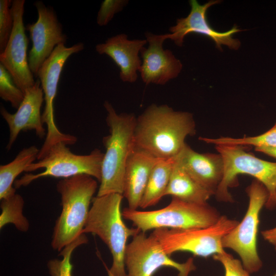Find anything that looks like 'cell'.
<instances>
[{
  "label": "cell",
  "mask_w": 276,
  "mask_h": 276,
  "mask_svg": "<svg viewBox=\"0 0 276 276\" xmlns=\"http://www.w3.org/2000/svg\"><path fill=\"white\" fill-rule=\"evenodd\" d=\"M196 133L191 113L174 110L167 105L153 104L136 118L135 147L159 159L175 157Z\"/></svg>",
  "instance_id": "1"
},
{
  "label": "cell",
  "mask_w": 276,
  "mask_h": 276,
  "mask_svg": "<svg viewBox=\"0 0 276 276\" xmlns=\"http://www.w3.org/2000/svg\"><path fill=\"white\" fill-rule=\"evenodd\" d=\"M104 106L110 134L103 137L106 148L97 196L112 193L123 195L126 166L135 148L134 131L136 118L133 113L118 114L107 101Z\"/></svg>",
  "instance_id": "2"
},
{
  "label": "cell",
  "mask_w": 276,
  "mask_h": 276,
  "mask_svg": "<svg viewBox=\"0 0 276 276\" xmlns=\"http://www.w3.org/2000/svg\"><path fill=\"white\" fill-rule=\"evenodd\" d=\"M123 195L112 193L93 198L82 234L97 235L107 246L112 257L109 270L115 276H128L125 270L127 241L141 231L129 228L123 221L121 205Z\"/></svg>",
  "instance_id": "3"
},
{
  "label": "cell",
  "mask_w": 276,
  "mask_h": 276,
  "mask_svg": "<svg viewBox=\"0 0 276 276\" xmlns=\"http://www.w3.org/2000/svg\"><path fill=\"white\" fill-rule=\"evenodd\" d=\"M56 188L62 210L55 224L51 246L60 252L82 234L98 183L92 176L80 174L63 178Z\"/></svg>",
  "instance_id": "4"
},
{
  "label": "cell",
  "mask_w": 276,
  "mask_h": 276,
  "mask_svg": "<svg viewBox=\"0 0 276 276\" xmlns=\"http://www.w3.org/2000/svg\"><path fill=\"white\" fill-rule=\"evenodd\" d=\"M248 146L220 144L216 149L223 159L224 173L222 179L215 193L219 201H233L229 189L238 185V176L247 174L261 182L268 192L266 207L276 206V163L261 159L247 152Z\"/></svg>",
  "instance_id": "5"
},
{
  "label": "cell",
  "mask_w": 276,
  "mask_h": 276,
  "mask_svg": "<svg viewBox=\"0 0 276 276\" xmlns=\"http://www.w3.org/2000/svg\"><path fill=\"white\" fill-rule=\"evenodd\" d=\"M123 218L132 222L141 232L160 228L186 229L206 227L216 223L221 216L208 203L200 204L172 197L170 203L162 209L141 211L125 208Z\"/></svg>",
  "instance_id": "6"
},
{
  "label": "cell",
  "mask_w": 276,
  "mask_h": 276,
  "mask_svg": "<svg viewBox=\"0 0 276 276\" xmlns=\"http://www.w3.org/2000/svg\"><path fill=\"white\" fill-rule=\"evenodd\" d=\"M66 145L61 142L56 144L43 158L29 165L25 172L42 168L44 171L35 174H25L15 180V188L27 186L37 179L48 176L67 178L87 174L100 182L104 153L95 149L88 154L78 155L72 152Z\"/></svg>",
  "instance_id": "7"
},
{
  "label": "cell",
  "mask_w": 276,
  "mask_h": 276,
  "mask_svg": "<svg viewBox=\"0 0 276 276\" xmlns=\"http://www.w3.org/2000/svg\"><path fill=\"white\" fill-rule=\"evenodd\" d=\"M248 206L243 219L222 239L224 248L238 254L244 268L249 273L259 271L262 262L257 250L259 216L268 198V192L259 181L254 179L246 188Z\"/></svg>",
  "instance_id": "8"
},
{
  "label": "cell",
  "mask_w": 276,
  "mask_h": 276,
  "mask_svg": "<svg viewBox=\"0 0 276 276\" xmlns=\"http://www.w3.org/2000/svg\"><path fill=\"white\" fill-rule=\"evenodd\" d=\"M239 222L221 216L216 223L208 227L186 229L160 228L154 229L151 234L169 256L177 251H188L207 258L225 251L222 239Z\"/></svg>",
  "instance_id": "9"
},
{
  "label": "cell",
  "mask_w": 276,
  "mask_h": 276,
  "mask_svg": "<svg viewBox=\"0 0 276 276\" xmlns=\"http://www.w3.org/2000/svg\"><path fill=\"white\" fill-rule=\"evenodd\" d=\"M82 42H78L66 47L64 44L58 45L50 57L39 69L37 77L44 94V109L42 114L43 124L47 126V133L43 144L38 154V158H42L50 149L58 143L73 145L77 141L73 135L61 132L57 128L54 119L53 102L56 97L61 73L67 59L73 54L82 51Z\"/></svg>",
  "instance_id": "10"
},
{
  "label": "cell",
  "mask_w": 276,
  "mask_h": 276,
  "mask_svg": "<svg viewBox=\"0 0 276 276\" xmlns=\"http://www.w3.org/2000/svg\"><path fill=\"white\" fill-rule=\"evenodd\" d=\"M128 276H152L162 267L175 268L178 276H189L196 269L193 258L179 263L170 257L152 234L140 232L127 244L124 256Z\"/></svg>",
  "instance_id": "11"
},
{
  "label": "cell",
  "mask_w": 276,
  "mask_h": 276,
  "mask_svg": "<svg viewBox=\"0 0 276 276\" xmlns=\"http://www.w3.org/2000/svg\"><path fill=\"white\" fill-rule=\"evenodd\" d=\"M25 4V0L12 1L13 27L5 49L0 53V63L8 71L15 84L24 94L36 82L27 56L28 39L24 24Z\"/></svg>",
  "instance_id": "12"
},
{
  "label": "cell",
  "mask_w": 276,
  "mask_h": 276,
  "mask_svg": "<svg viewBox=\"0 0 276 276\" xmlns=\"http://www.w3.org/2000/svg\"><path fill=\"white\" fill-rule=\"evenodd\" d=\"M34 6L38 13L37 20L28 24L26 30L29 32L32 42L28 57L29 67L37 77L41 66L55 48L65 44L67 36L53 7H47L40 1L36 2Z\"/></svg>",
  "instance_id": "13"
},
{
  "label": "cell",
  "mask_w": 276,
  "mask_h": 276,
  "mask_svg": "<svg viewBox=\"0 0 276 276\" xmlns=\"http://www.w3.org/2000/svg\"><path fill=\"white\" fill-rule=\"evenodd\" d=\"M220 3V1H210L203 5L196 0H191L189 3L191 11L185 18L177 19L176 25L170 28L171 33L167 34L168 39L174 41L178 47H181L185 37L190 33H195L206 36L212 39L216 47L222 50V45H225L233 50H238L240 41L233 37L234 34L241 31L235 25L230 30L223 32L214 30L209 24L206 18V11L212 6Z\"/></svg>",
  "instance_id": "14"
},
{
  "label": "cell",
  "mask_w": 276,
  "mask_h": 276,
  "mask_svg": "<svg viewBox=\"0 0 276 276\" xmlns=\"http://www.w3.org/2000/svg\"><path fill=\"white\" fill-rule=\"evenodd\" d=\"M145 37L148 46L143 47L140 52L141 78L146 84L164 85L178 76L182 64L171 51L164 49V42L168 39L167 34L157 35L147 32Z\"/></svg>",
  "instance_id": "15"
},
{
  "label": "cell",
  "mask_w": 276,
  "mask_h": 276,
  "mask_svg": "<svg viewBox=\"0 0 276 276\" xmlns=\"http://www.w3.org/2000/svg\"><path fill=\"white\" fill-rule=\"evenodd\" d=\"M44 94L39 80L33 86L27 89L24 98L17 111L10 113L6 108L1 107V116L8 124L9 137L7 149L9 150L21 131L34 130L40 139L45 135L43 126L40 110L44 99Z\"/></svg>",
  "instance_id": "16"
},
{
  "label": "cell",
  "mask_w": 276,
  "mask_h": 276,
  "mask_svg": "<svg viewBox=\"0 0 276 276\" xmlns=\"http://www.w3.org/2000/svg\"><path fill=\"white\" fill-rule=\"evenodd\" d=\"M174 158L197 183L215 195L224 173L223 161L219 153H200L186 143Z\"/></svg>",
  "instance_id": "17"
},
{
  "label": "cell",
  "mask_w": 276,
  "mask_h": 276,
  "mask_svg": "<svg viewBox=\"0 0 276 276\" xmlns=\"http://www.w3.org/2000/svg\"><path fill=\"white\" fill-rule=\"evenodd\" d=\"M147 43L146 39H128L125 34H120L96 45V50L101 55L110 57L120 70V77L123 82L133 83L137 78L142 61L139 53Z\"/></svg>",
  "instance_id": "18"
},
{
  "label": "cell",
  "mask_w": 276,
  "mask_h": 276,
  "mask_svg": "<svg viewBox=\"0 0 276 276\" xmlns=\"http://www.w3.org/2000/svg\"><path fill=\"white\" fill-rule=\"evenodd\" d=\"M160 159L135 147L127 162L123 196L128 208L137 210L145 192L151 172Z\"/></svg>",
  "instance_id": "19"
},
{
  "label": "cell",
  "mask_w": 276,
  "mask_h": 276,
  "mask_svg": "<svg viewBox=\"0 0 276 276\" xmlns=\"http://www.w3.org/2000/svg\"><path fill=\"white\" fill-rule=\"evenodd\" d=\"M213 195L197 183L175 159L165 196L171 195L186 202L204 204Z\"/></svg>",
  "instance_id": "20"
},
{
  "label": "cell",
  "mask_w": 276,
  "mask_h": 276,
  "mask_svg": "<svg viewBox=\"0 0 276 276\" xmlns=\"http://www.w3.org/2000/svg\"><path fill=\"white\" fill-rule=\"evenodd\" d=\"M175 158L160 159L151 172L140 207L145 209L155 205L165 196L168 186Z\"/></svg>",
  "instance_id": "21"
},
{
  "label": "cell",
  "mask_w": 276,
  "mask_h": 276,
  "mask_svg": "<svg viewBox=\"0 0 276 276\" xmlns=\"http://www.w3.org/2000/svg\"><path fill=\"white\" fill-rule=\"evenodd\" d=\"M39 150L33 145L22 149L9 163L0 166V199L15 193L12 187L16 178L27 167L34 163Z\"/></svg>",
  "instance_id": "22"
},
{
  "label": "cell",
  "mask_w": 276,
  "mask_h": 276,
  "mask_svg": "<svg viewBox=\"0 0 276 276\" xmlns=\"http://www.w3.org/2000/svg\"><path fill=\"white\" fill-rule=\"evenodd\" d=\"M1 200L0 228L12 223L19 231L27 232L29 228V222L23 214L22 197L15 193Z\"/></svg>",
  "instance_id": "23"
},
{
  "label": "cell",
  "mask_w": 276,
  "mask_h": 276,
  "mask_svg": "<svg viewBox=\"0 0 276 276\" xmlns=\"http://www.w3.org/2000/svg\"><path fill=\"white\" fill-rule=\"evenodd\" d=\"M199 139L208 144L215 145L220 144L238 145L245 146L259 147H276V123L267 131L255 136H244L241 138L220 137L211 139L200 137Z\"/></svg>",
  "instance_id": "24"
},
{
  "label": "cell",
  "mask_w": 276,
  "mask_h": 276,
  "mask_svg": "<svg viewBox=\"0 0 276 276\" xmlns=\"http://www.w3.org/2000/svg\"><path fill=\"white\" fill-rule=\"evenodd\" d=\"M88 239L85 234L71 243L65 246L59 252V255L62 257V259H52L47 264L49 273L51 276H73V265L71 263V257L74 250L79 246L87 243Z\"/></svg>",
  "instance_id": "25"
},
{
  "label": "cell",
  "mask_w": 276,
  "mask_h": 276,
  "mask_svg": "<svg viewBox=\"0 0 276 276\" xmlns=\"http://www.w3.org/2000/svg\"><path fill=\"white\" fill-rule=\"evenodd\" d=\"M0 97L17 109L24 98V93L14 82L8 71L0 63Z\"/></svg>",
  "instance_id": "26"
},
{
  "label": "cell",
  "mask_w": 276,
  "mask_h": 276,
  "mask_svg": "<svg viewBox=\"0 0 276 276\" xmlns=\"http://www.w3.org/2000/svg\"><path fill=\"white\" fill-rule=\"evenodd\" d=\"M12 1H0V53L5 49L13 27Z\"/></svg>",
  "instance_id": "27"
},
{
  "label": "cell",
  "mask_w": 276,
  "mask_h": 276,
  "mask_svg": "<svg viewBox=\"0 0 276 276\" xmlns=\"http://www.w3.org/2000/svg\"><path fill=\"white\" fill-rule=\"evenodd\" d=\"M128 2L127 0H104L98 13L97 24L101 27L106 26L114 15L121 11Z\"/></svg>",
  "instance_id": "28"
},
{
  "label": "cell",
  "mask_w": 276,
  "mask_h": 276,
  "mask_svg": "<svg viewBox=\"0 0 276 276\" xmlns=\"http://www.w3.org/2000/svg\"><path fill=\"white\" fill-rule=\"evenodd\" d=\"M213 259L219 262L224 267V276H250L249 273L244 268L239 260L225 251L213 256Z\"/></svg>",
  "instance_id": "29"
},
{
  "label": "cell",
  "mask_w": 276,
  "mask_h": 276,
  "mask_svg": "<svg viewBox=\"0 0 276 276\" xmlns=\"http://www.w3.org/2000/svg\"><path fill=\"white\" fill-rule=\"evenodd\" d=\"M261 233L263 238L270 243L276 250V227L263 231Z\"/></svg>",
  "instance_id": "30"
},
{
  "label": "cell",
  "mask_w": 276,
  "mask_h": 276,
  "mask_svg": "<svg viewBox=\"0 0 276 276\" xmlns=\"http://www.w3.org/2000/svg\"><path fill=\"white\" fill-rule=\"evenodd\" d=\"M255 150L256 151L276 158V147H259L255 148Z\"/></svg>",
  "instance_id": "31"
},
{
  "label": "cell",
  "mask_w": 276,
  "mask_h": 276,
  "mask_svg": "<svg viewBox=\"0 0 276 276\" xmlns=\"http://www.w3.org/2000/svg\"><path fill=\"white\" fill-rule=\"evenodd\" d=\"M104 265L107 271L108 276H115L111 272V271L109 270V269H108L105 264L104 263Z\"/></svg>",
  "instance_id": "32"
},
{
  "label": "cell",
  "mask_w": 276,
  "mask_h": 276,
  "mask_svg": "<svg viewBox=\"0 0 276 276\" xmlns=\"http://www.w3.org/2000/svg\"><path fill=\"white\" fill-rule=\"evenodd\" d=\"M272 276H276V272Z\"/></svg>",
  "instance_id": "33"
},
{
  "label": "cell",
  "mask_w": 276,
  "mask_h": 276,
  "mask_svg": "<svg viewBox=\"0 0 276 276\" xmlns=\"http://www.w3.org/2000/svg\"><path fill=\"white\" fill-rule=\"evenodd\" d=\"M275 202H276V194H275Z\"/></svg>",
  "instance_id": "34"
}]
</instances>
